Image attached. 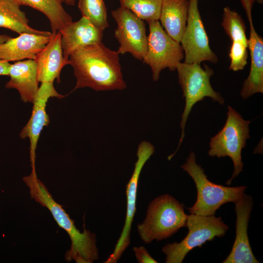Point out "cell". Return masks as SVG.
Instances as JSON below:
<instances>
[{"mask_svg": "<svg viewBox=\"0 0 263 263\" xmlns=\"http://www.w3.org/2000/svg\"><path fill=\"white\" fill-rule=\"evenodd\" d=\"M133 250L134 252L135 256L139 263H157V262L154 260L150 254L145 247L140 246L139 247H133Z\"/></svg>", "mask_w": 263, "mask_h": 263, "instance_id": "484cf974", "label": "cell"}, {"mask_svg": "<svg viewBox=\"0 0 263 263\" xmlns=\"http://www.w3.org/2000/svg\"><path fill=\"white\" fill-rule=\"evenodd\" d=\"M181 168L193 180L197 189V199L194 204L188 207L190 214L201 216L215 214L225 204L234 203L245 192L247 187H228L211 182L204 169L196 162V155L190 152Z\"/></svg>", "mask_w": 263, "mask_h": 263, "instance_id": "277c9868", "label": "cell"}, {"mask_svg": "<svg viewBox=\"0 0 263 263\" xmlns=\"http://www.w3.org/2000/svg\"><path fill=\"white\" fill-rule=\"evenodd\" d=\"M189 0H162L159 21L166 33L180 42L188 19Z\"/></svg>", "mask_w": 263, "mask_h": 263, "instance_id": "d6986e66", "label": "cell"}, {"mask_svg": "<svg viewBox=\"0 0 263 263\" xmlns=\"http://www.w3.org/2000/svg\"><path fill=\"white\" fill-rule=\"evenodd\" d=\"M236 214V236L231 250L223 263H259L250 245L247 234L253 200L244 193L234 203Z\"/></svg>", "mask_w": 263, "mask_h": 263, "instance_id": "4fadbf2b", "label": "cell"}, {"mask_svg": "<svg viewBox=\"0 0 263 263\" xmlns=\"http://www.w3.org/2000/svg\"><path fill=\"white\" fill-rule=\"evenodd\" d=\"M21 5L28 6L43 13L49 19L52 33L61 30L73 22V19L64 9V0H13Z\"/></svg>", "mask_w": 263, "mask_h": 263, "instance_id": "44dd1931", "label": "cell"}, {"mask_svg": "<svg viewBox=\"0 0 263 263\" xmlns=\"http://www.w3.org/2000/svg\"><path fill=\"white\" fill-rule=\"evenodd\" d=\"M61 37L59 31L52 33L49 41L36 56L39 82H54L55 79L59 82L62 68L69 64L63 56Z\"/></svg>", "mask_w": 263, "mask_h": 263, "instance_id": "9a60e30c", "label": "cell"}, {"mask_svg": "<svg viewBox=\"0 0 263 263\" xmlns=\"http://www.w3.org/2000/svg\"><path fill=\"white\" fill-rule=\"evenodd\" d=\"M53 83H41L32 102L33 106L30 118L19 133L21 138L29 139L31 172L34 173H36V151L39 137L43 128L50 123L49 117L46 111L47 103L51 97L60 99L64 97L56 91Z\"/></svg>", "mask_w": 263, "mask_h": 263, "instance_id": "7c38bea8", "label": "cell"}, {"mask_svg": "<svg viewBox=\"0 0 263 263\" xmlns=\"http://www.w3.org/2000/svg\"><path fill=\"white\" fill-rule=\"evenodd\" d=\"M50 37L23 33L16 38H11L0 44V60L8 62L24 59L35 60L49 41Z\"/></svg>", "mask_w": 263, "mask_h": 263, "instance_id": "e0dca14e", "label": "cell"}, {"mask_svg": "<svg viewBox=\"0 0 263 263\" xmlns=\"http://www.w3.org/2000/svg\"><path fill=\"white\" fill-rule=\"evenodd\" d=\"M64 3L70 6H74L75 4V0H64Z\"/></svg>", "mask_w": 263, "mask_h": 263, "instance_id": "f546056e", "label": "cell"}, {"mask_svg": "<svg viewBox=\"0 0 263 263\" xmlns=\"http://www.w3.org/2000/svg\"><path fill=\"white\" fill-rule=\"evenodd\" d=\"M119 3L143 20H159L162 0H119Z\"/></svg>", "mask_w": 263, "mask_h": 263, "instance_id": "7402d4cb", "label": "cell"}, {"mask_svg": "<svg viewBox=\"0 0 263 263\" xmlns=\"http://www.w3.org/2000/svg\"><path fill=\"white\" fill-rule=\"evenodd\" d=\"M186 226L188 228L186 236L180 242L166 244L162 251L166 255V263H181L187 254L196 247H201L207 241L225 234L228 226L221 217L215 215L201 216L188 215Z\"/></svg>", "mask_w": 263, "mask_h": 263, "instance_id": "52a82bcc", "label": "cell"}, {"mask_svg": "<svg viewBox=\"0 0 263 263\" xmlns=\"http://www.w3.org/2000/svg\"><path fill=\"white\" fill-rule=\"evenodd\" d=\"M13 0H0V27L21 34H32L50 36L52 33L31 27L25 13Z\"/></svg>", "mask_w": 263, "mask_h": 263, "instance_id": "ffe728a7", "label": "cell"}, {"mask_svg": "<svg viewBox=\"0 0 263 263\" xmlns=\"http://www.w3.org/2000/svg\"><path fill=\"white\" fill-rule=\"evenodd\" d=\"M148 22L147 49L142 61L150 67L152 79L156 81L163 70H176L177 65L184 58V53L180 43L166 33L159 20Z\"/></svg>", "mask_w": 263, "mask_h": 263, "instance_id": "ba28073f", "label": "cell"}, {"mask_svg": "<svg viewBox=\"0 0 263 263\" xmlns=\"http://www.w3.org/2000/svg\"><path fill=\"white\" fill-rule=\"evenodd\" d=\"M253 2H258L260 4H262L263 3V0H252Z\"/></svg>", "mask_w": 263, "mask_h": 263, "instance_id": "4dcf8cb0", "label": "cell"}, {"mask_svg": "<svg viewBox=\"0 0 263 263\" xmlns=\"http://www.w3.org/2000/svg\"><path fill=\"white\" fill-rule=\"evenodd\" d=\"M247 45L241 41H233L230 48L229 69L235 72L243 70L247 64Z\"/></svg>", "mask_w": 263, "mask_h": 263, "instance_id": "d4e9b609", "label": "cell"}, {"mask_svg": "<svg viewBox=\"0 0 263 263\" xmlns=\"http://www.w3.org/2000/svg\"><path fill=\"white\" fill-rule=\"evenodd\" d=\"M247 16L251 15V11L253 7V1L252 0H241Z\"/></svg>", "mask_w": 263, "mask_h": 263, "instance_id": "83f0119b", "label": "cell"}, {"mask_svg": "<svg viewBox=\"0 0 263 263\" xmlns=\"http://www.w3.org/2000/svg\"><path fill=\"white\" fill-rule=\"evenodd\" d=\"M183 204L169 194L160 195L149 205L146 216L137 231L146 244L171 237L185 226L188 215Z\"/></svg>", "mask_w": 263, "mask_h": 263, "instance_id": "3957f363", "label": "cell"}, {"mask_svg": "<svg viewBox=\"0 0 263 263\" xmlns=\"http://www.w3.org/2000/svg\"><path fill=\"white\" fill-rule=\"evenodd\" d=\"M119 53L102 42L79 48L69 57L76 83L74 91L89 87L96 91L122 90L123 79Z\"/></svg>", "mask_w": 263, "mask_h": 263, "instance_id": "6da1fadb", "label": "cell"}, {"mask_svg": "<svg viewBox=\"0 0 263 263\" xmlns=\"http://www.w3.org/2000/svg\"><path fill=\"white\" fill-rule=\"evenodd\" d=\"M8 75L5 88L16 89L22 101L32 103L39 88L36 61L28 59L11 64Z\"/></svg>", "mask_w": 263, "mask_h": 263, "instance_id": "ac0fdd59", "label": "cell"}, {"mask_svg": "<svg viewBox=\"0 0 263 263\" xmlns=\"http://www.w3.org/2000/svg\"><path fill=\"white\" fill-rule=\"evenodd\" d=\"M227 118L222 130L211 138L209 156L218 158L228 156L232 160L234 170L226 184L230 185L232 180L243 171L242 151L250 138L249 125L251 121L244 119L242 115L228 106Z\"/></svg>", "mask_w": 263, "mask_h": 263, "instance_id": "8992f818", "label": "cell"}, {"mask_svg": "<svg viewBox=\"0 0 263 263\" xmlns=\"http://www.w3.org/2000/svg\"><path fill=\"white\" fill-rule=\"evenodd\" d=\"M10 65L8 61L0 60V75H8Z\"/></svg>", "mask_w": 263, "mask_h": 263, "instance_id": "4316f807", "label": "cell"}, {"mask_svg": "<svg viewBox=\"0 0 263 263\" xmlns=\"http://www.w3.org/2000/svg\"><path fill=\"white\" fill-rule=\"evenodd\" d=\"M11 38V37L6 35H0V44L6 41Z\"/></svg>", "mask_w": 263, "mask_h": 263, "instance_id": "f1b7e54d", "label": "cell"}, {"mask_svg": "<svg viewBox=\"0 0 263 263\" xmlns=\"http://www.w3.org/2000/svg\"><path fill=\"white\" fill-rule=\"evenodd\" d=\"M176 70L178 73V82L185 99V106L180 122L182 133L179 145L176 151L169 156V159L177 152L183 141L186 124L193 106L207 97L220 105L225 102L221 94L211 86L210 79L214 75V71L208 65H204L203 68L200 63L181 62L177 65Z\"/></svg>", "mask_w": 263, "mask_h": 263, "instance_id": "5b68a950", "label": "cell"}, {"mask_svg": "<svg viewBox=\"0 0 263 263\" xmlns=\"http://www.w3.org/2000/svg\"><path fill=\"white\" fill-rule=\"evenodd\" d=\"M222 25L226 34L233 41H241L247 45L246 27L242 17L228 6L223 9Z\"/></svg>", "mask_w": 263, "mask_h": 263, "instance_id": "603a6c76", "label": "cell"}, {"mask_svg": "<svg viewBox=\"0 0 263 263\" xmlns=\"http://www.w3.org/2000/svg\"><path fill=\"white\" fill-rule=\"evenodd\" d=\"M77 5L82 16L89 19L96 26L103 31L109 27L103 0H78Z\"/></svg>", "mask_w": 263, "mask_h": 263, "instance_id": "cb8c5ba5", "label": "cell"}, {"mask_svg": "<svg viewBox=\"0 0 263 263\" xmlns=\"http://www.w3.org/2000/svg\"><path fill=\"white\" fill-rule=\"evenodd\" d=\"M111 15L117 24L114 36L119 44L117 51L119 54L130 53L135 58L142 60L148 40L144 20L121 6L112 11Z\"/></svg>", "mask_w": 263, "mask_h": 263, "instance_id": "30bf717a", "label": "cell"}, {"mask_svg": "<svg viewBox=\"0 0 263 263\" xmlns=\"http://www.w3.org/2000/svg\"><path fill=\"white\" fill-rule=\"evenodd\" d=\"M184 53V62L216 63L217 56L211 50L198 8V0H189L186 26L180 40Z\"/></svg>", "mask_w": 263, "mask_h": 263, "instance_id": "9c48e42d", "label": "cell"}, {"mask_svg": "<svg viewBox=\"0 0 263 263\" xmlns=\"http://www.w3.org/2000/svg\"><path fill=\"white\" fill-rule=\"evenodd\" d=\"M23 180L29 189L31 198L48 208L59 226L68 234L71 245L65 253V260H74L77 263H92L97 260L99 256L95 234L85 229L81 232L76 228L74 221L62 207L54 200L37 173L31 172L23 177Z\"/></svg>", "mask_w": 263, "mask_h": 263, "instance_id": "7a4b0ae2", "label": "cell"}, {"mask_svg": "<svg viewBox=\"0 0 263 263\" xmlns=\"http://www.w3.org/2000/svg\"><path fill=\"white\" fill-rule=\"evenodd\" d=\"M250 36L247 47L249 49L251 65L249 75L244 80L241 96L246 99L257 93H263V39L254 28L252 19H248Z\"/></svg>", "mask_w": 263, "mask_h": 263, "instance_id": "2e32d148", "label": "cell"}, {"mask_svg": "<svg viewBox=\"0 0 263 263\" xmlns=\"http://www.w3.org/2000/svg\"><path fill=\"white\" fill-rule=\"evenodd\" d=\"M155 151L154 147L149 142L143 141L138 145L137 159L132 174L126 186L127 211L125 224L122 232L113 252L105 263H116L130 244V232L133 217L136 212V202L138 182L142 169L146 162Z\"/></svg>", "mask_w": 263, "mask_h": 263, "instance_id": "8fae6325", "label": "cell"}, {"mask_svg": "<svg viewBox=\"0 0 263 263\" xmlns=\"http://www.w3.org/2000/svg\"><path fill=\"white\" fill-rule=\"evenodd\" d=\"M103 31L83 16L72 22L59 31L64 57L69 61L70 56L77 49L102 42Z\"/></svg>", "mask_w": 263, "mask_h": 263, "instance_id": "5bb4252c", "label": "cell"}]
</instances>
